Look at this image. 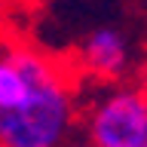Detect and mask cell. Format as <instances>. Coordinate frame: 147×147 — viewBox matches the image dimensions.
<instances>
[{"label": "cell", "instance_id": "cell-1", "mask_svg": "<svg viewBox=\"0 0 147 147\" xmlns=\"http://www.w3.org/2000/svg\"><path fill=\"white\" fill-rule=\"evenodd\" d=\"M71 67L49 77L28 98L0 110V147H61L80 132V89Z\"/></svg>", "mask_w": 147, "mask_h": 147}, {"label": "cell", "instance_id": "cell-2", "mask_svg": "<svg viewBox=\"0 0 147 147\" xmlns=\"http://www.w3.org/2000/svg\"><path fill=\"white\" fill-rule=\"evenodd\" d=\"M80 132L95 147H144L147 144V80L95 83L83 98Z\"/></svg>", "mask_w": 147, "mask_h": 147}, {"label": "cell", "instance_id": "cell-3", "mask_svg": "<svg viewBox=\"0 0 147 147\" xmlns=\"http://www.w3.org/2000/svg\"><path fill=\"white\" fill-rule=\"evenodd\" d=\"M74 71L86 83L129 80L138 71V49L123 28L101 25L77 43V49H74Z\"/></svg>", "mask_w": 147, "mask_h": 147}, {"label": "cell", "instance_id": "cell-4", "mask_svg": "<svg viewBox=\"0 0 147 147\" xmlns=\"http://www.w3.org/2000/svg\"><path fill=\"white\" fill-rule=\"evenodd\" d=\"M61 147H95V144H92V141L83 135V132H77V135H74V138H67Z\"/></svg>", "mask_w": 147, "mask_h": 147}, {"label": "cell", "instance_id": "cell-5", "mask_svg": "<svg viewBox=\"0 0 147 147\" xmlns=\"http://www.w3.org/2000/svg\"><path fill=\"white\" fill-rule=\"evenodd\" d=\"M144 147H147V144H144Z\"/></svg>", "mask_w": 147, "mask_h": 147}]
</instances>
